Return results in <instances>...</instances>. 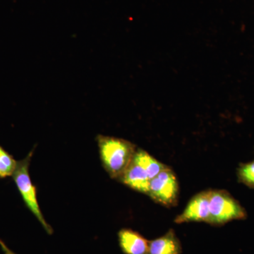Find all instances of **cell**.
<instances>
[{
    "mask_svg": "<svg viewBox=\"0 0 254 254\" xmlns=\"http://www.w3.org/2000/svg\"><path fill=\"white\" fill-rule=\"evenodd\" d=\"M97 142L103 168L111 178L120 180L133 160L136 146L123 138L102 135Z\"/></svg>",
    "mask_w": 254,
    "mask_h": 254,
    "instance_id": "1",
    "label": "cell"
},
{
    "mask_svg": "<svg viewBox=\"0 0 254 254\" xmlns=\"http://www.w3.org/2000/svg\"><path fill=\"white\" fill-rule=\"evenodd\" d=\"M33 153V151L30 152L26 158L18 161L17 166L12 176L13 180L25 205L38 219L45 230L51 235L53 229L43 217L37 198L36 187L32 182L30 176L29 167Z\"/></svg>",
    "mask_w": 254,
    "mask_h": 254,
    "instance_id": "2",
    "label": "cell"
},
{
    "mask_svg": "<svg viewBox=\"0 0 254 254\" xmlns=\"http://www.w3.org/2000/svg\"><path fill=\"white\" fill-rule=\"evenodd\" d=\"M210 215L208 222L212 225H222L232 220L246 217L245 210L226 191L210 190Z\"/></svg>",
    "mask_w": 254,
    "mask_h": 254,
    "instance_id": "3",
    "label": "cell"
},
{
    "mask_svg": "<svg viewBox=\"0 0 254 254\" xmlns=\"http://www.w3.org/2000/svg\"><path fill=\"white\" fill-rule=\"evenodd\" d=\"M148 195L153 200L165 206L177 205L179 197V184L176 175L169 167L150 180Z\"/></svg>",
    "mask_w": 254,
    "mask_h": 254,
    "instance_id": "4",
    "label": "cell"
},
{
    "mask_svg": "<svg viewBox=\"0 0 254 254\" xmlns=\"http://www.w3.org/2000/svg\"><path fill=\"white\" fill-rule=\"evenodd\" d=\"M210 190H204L195 195L190 200L184 211L175 218V223L208 222L210 215Z\"/></svg>",
    "mask_w": 254,
    "mask_h": 254,
    "instance_id": "5",
    "label": "cell"
},
{
    "mask_svg": "<svg viewBox=\"0 0 254 254\" xmlns=\"http://www.w3.org/2000/svg\"><path fill=\"white\" fill-rule=\"evenodd\" d=\"M118 240L125 254H148L149 242L138 232L123 229L119 232Z\"/></svg>",
    "mask_w": 254,
    "mask_h": 254,
    "instance_id": "6",
    "label": "cell"
},
{
    "mask_svg": "<svg viewBox=\"0 0 254 254\" xmlns=\"http://www.w3.org/2000/svg\"><path fill=\"white\" fill-rule=\"evenodd\" d=\"M119 181L140 193L148 194L149 191L150 179L144 170L133 160Z\"/></svg>",
    "mask_w": 254,
    "mask_h": 254,
    "instance_id": "7",
    "label": "cell"
},
{
    "mask_svg": "<svg viewBox=\"0 0 254 254\" xmlns=\"http://www.w3.org/2000/svg\"><path fill=\"white\" fill-rule=\"evenodd\" d=\"M182 246L176 234L169 230L163 236L150 241L148 254H181Z\"/></svg>",
    "mask_w": 254,
    "mask_h": 254,
    "instance_id": "8",
    "label": "cell"
},
{
    "mask_svg": "<svg viewBox=\"0 0 254 254\" xmlns=\"http://www.w3.org/2000/svg\"><path fill=\"white\" fill-rule=\"evenodd\" d=\"M133 162L144 170L150 180L154 178L167 167L151 156L148 152L141 149L136 150Z\"/></svg>",
    "mask_w": 254,
    "mask_h": 254,
    "instance_id": "9",
    "label": "cell"
},
{
    "mask_svg": "<svg viewBox=\"0 0 254 254\" xmlns=\"http://www.w3.org/2000/svg\"><path fill=\"white\" fill-rule=\"evenodd\" d=\"M18 161L0 145V178L12 177Z\"/></svg>",
    "mask_w": 254,
    "mask_h": 254,
    "instance_id": "10",
    "label": "cell"
},
{
    "mask_svg": "<svg viewBox=\"0 0 254 254\" xmlns=\"http://www.w3.org/2000/svg\"><path fill=\"white\" fill-rule=\"evenodd\" d=\"M239 176L246 185L254 187V161L242 165L239 170Z\"/></svg>",
    "mask_w": 254,
    "mask_h": 254,
    "instance_id": "11",
    "label": "cell"
},
{
    "mask_svg": "<svg viewBox=\"0 0 254 254\" xmlns=\"http://www.w3.org/2000/svg\"><path fill=\"white\" fill-rule=\"evenodd\" d=\"M0 247H1V250L4 252V254H14L11 250H9V248L1 240H0Z\"/></svg>",
    "mask_w": 254,
    "mask_h": 254,
    "instance_id": "12",
    "label": "cell"
}]
</instances>
